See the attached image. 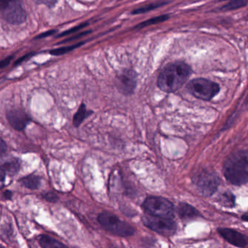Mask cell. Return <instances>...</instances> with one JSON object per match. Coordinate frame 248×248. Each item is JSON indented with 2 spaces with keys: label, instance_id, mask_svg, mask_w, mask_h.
I'll list each match as a JSON object with an SVG mask.
<instances>
[{
  "label": "cell",
  "instance_id": "6da1fadb",
  "mask_svg": "<svg viewBox=\"0 0 248 248\" xmlns=\"http://www.w3.org/2000/svg\"><path fill=\"white\" fill-rule=\"evenodd\" d=\"M191 75V66L187 63L181 62L170 63L159 74L158 88L167 93L175 92L182 88Z\"/></svg>",
  "mask_w": 248,
  "mask_h": 248
},
{
  "label": "cell",
  "instance_id": "7a4b0ae2",
  "mask_svg": "<svg viewBox=\"0 0 248 248\" xmlns=\"http://www.w3.org/2000/svg\"><path fill=\"white\" fill-rule=\"evenodd\" d=\"M248 152L239 151L231 155L224 163L223 174L233 185L246 184L248 179Z\"/></svg>",
  "mask_w": 248,
  "mask_h": 248
},
{
  "label": "cell",
  "instance_id": "3957f363",
  "mask_svg": "<svg viewBox=\"0 0 248 248\" xmlns=\"http://www.w3.org/2000/svg\"><path fill=\"white\" fill-rule=\"evenodd\" d=\"M100 224L112 234L119 236H129L135 233V229L127 222L120 220L111 213H102L98 216Z\"/></svg>",
  "mask_w": 248,
  "mask_h": 248
},
{
  "label": "cell",
  "instance_id": "277c9868",
  "mask_svg": "<svg viewBox=\"0 0 248 248\" xmlns=\"http://www.w3.org/2000/svg\"><path fill=\"white\" fill-rule=\"evenodd\" d=\"M143 208L150 216L162 218L172 219L175 214L172 203L163 197H148L143 202Z\"/></svg>",
  "mask_w": 248,
  "mask_h": 248
},
{
  "label": "cell",
  "instance_id": "5b68a950",
  "mask_svg": "<svg viewBox=\"0 0 248 248\" xmlns=\"http://www.w3.org/2000/svg\"><path fill=\"white\" fill-rule=\"evenodd\" d=\"M187 90L195 98L210 101L220 92V86L213 81L198 78L188 82Z\"/></svg>",
  "mask_w": 248,
  "mask_h": 248
},
{
  "label": "cell",
  "instance_id": "8992f818",
  "mask_svg": "<svg viewBox=\"0 0 248 248\" xmlns=\"http://www.w3.org/2000/svg\"><path fill=\"white\" fill-rule=\"evenodd\" d=\"M0 16L14 25L23 24L27 18L25 10L21 2L17 1L0 2Z\"/></svg>",
  "mask_w": 248,
  "mask_h": 248
},
{
  "label": "cell",
  "instance_id": "52a82bcc",
  "mask_svg": "<svg viewBox=\"0 0 248 248\" xmlns=\"http://www.w3.org/2000/svg\"><path fill=\"white\" fill-rule=\"evenodd\" d=\"M220 181V178L216 172L202 171L194 178V182L200 194L209 197L217 191Z\"/></svg>",
  "mask_w": 248,
  "mask_h": 248
},
{
  "label": "cell",
  "instance_id": "ba28073f",
  "mask_svg": "<svg viewBox=\"0 0 248 248\" xmlns=\"http://www.w3.org/2000/svg\"><path fill=\"white\" fill-rule=\"evenodd\" d=\"M142 220L149 229L164 236H170L176 232L177 225L172 219L162 218L149 215L143 217Z\"/></svg>",
  "mask_w": 248,
  "mask_h": 248
},
{
  "label": "cell",
  "instance_id": "9c48e42d",
  "mask_svg": "<svg viewBox=\"0 0 248 248\" xmlns=\"http://www.w3.org/2000/svg\"><path fill=\"white\" fill-rule=\"evenodd\" d=\"M137 85V76L132 70H125L118 75L116 79L117 89L124 95H131Z\"/></svg>",
  "mask_w": 248,
  "mask_h": 248
},
{
  "label": "cell",
  "instance_id": "30bf717a",
  "mask_svg": "<svg viewBox=\"0 0 248 248\" xmlns=\"http://www.w3.org/2000/svg\"><path fill=\"white\" fill-rule=\"evenodd\" d=\"M7 119L10 124L15 130L21 131L27 127L30 122V117L24 111L18 109L10 110L7 112Z\"/></svg>",
  "mask_w": 248,
  "mask_h": 248
},
{
  "label": "cell",
  "instance_id": "8fae6325",
  "mask_svg": "<svg viewBox=\"0 0 248 248\" xmlns=\"http://www.w3.org/2000/svg\"><path fill=\"white\" fill-rule=\"evenodd\" d=\"M217 231L226 241L234 246L245 248L248 245V237L237 231L226 228L218 229Z\"/></svg>",
  "mask_w": 248,
  "mask_h": 248
},
{
  "label": "cell",
  "instance_id": "7c38bea8",
  "mask_svg": "<svg viewBox=\"0 0 248 248\" xmlns=\"http://www.w3.org/2000/svg\"><path fill=\"white\" fill-rule=\"evenodd\" d=\"M19 160L15 156L7 154H0V170L5 174L14 175L19 170Z\"/></svg>",
  "mask_w": 248,
  "mask_h": 248
},
{
  "label": "cell",
  "instance_id": "4fadbf2b",
  "mask_svg": "<svg viewBox=\"0 0 248 248\" xmlns=\"http://www.w3.org/2000/svg\"><path fill=\"white\" fill-rule=\"evenodd\" d=\"M178 213L181 218L188 220V219L196 218L201 216L200 212L190 204L186 203H181L178 208Z\"/></svg>",
  "mask_w": 248,
  "mask_h": 248
},
{
  "label": "cell",
  "instance_id": "5bb4252c",
  "mask_svg": "<svg viewBox=\"0 0 248 248\" xmlns=\"http://www.w3.org/2000/svg\"><path fill=\"white\" fill-rule=\"evenodd\" d=\"M92 113V111H89L87 110L85 104H81L79 109L77 111L76 114H75V117H74V125L77 127H79L82 124V122L85 120V118H87L88 116L91 115Z\"/></svg>",
  "mask_w": 248,
  "mask_h": 248
},
{
  "label": "cell",
  "instance_id": "9a60e30c",
  "mask_svg": "<svg viewBox=\"0 0 248 248\" xmlns=\"http://www.w3.org/2000/svg\"><path fill=\"white\" fill-rule=\"evenodd\" d=\"M40 244L43 248H69L62 242L47 236H42Z\"/></svg>",
  "mask_w": 248,
  "mask_h": 248
},
{
  "label": "cell",
  "instance_id": "2e32d148",
  "mask_svg": "<svg viewBox=\"0 0 248 248\" xmlns=\"http://www.w3.org/2000/svg\"><path fill=\"white\" fill-rule=\"evenodd\" d=\"M21 182L27 188H30V189H36L40 186V184H41V179L40 177L31 175L23 178L21 180Z\"/></svg>",
  "mask_w": 248,
  "mask_h": 248
},
{
  "label": "cell",
  "instance_id": "e0dca14e",
  "mask_svg": "<svg viewBox=\"0 0 248 248\" xmlns=\"http://www.w3.org/2000/svg\"><path fill=\"white\" fill-rule=\"evenodd\" d=\"M168 2H156V3L149 4V5H146V6L142 7V8H139V9L135 10L133 11V14H145V13L149 12V11H153L156 8L162 7V5H166Z\"/></svg>",
  "mask_w": 248,
  "mask_h": 248
},
{
  "label": "cell",
  "instance_id": "ac0fdd59",
  "mask_svg": "<svg viewBox=\"0 0 248 248\" xmlns=\"http://www.w3.org/2000/svg\"><path fill=\"white\" fill-rule=\"evenodd\" d=\"M169 18L168 15L160 16L155 17V18H151V19L147 20L145 22L140 23L139 26L136 27L138 29L144 28V27H148V26L153 25V24H159V23L163 22Z\"/></svg>",
  "mask_w": 248,
  "mask_h": 248
},
{
  "label": "cell",
  "instance_id": "d6986e66",
  "mask_svg": "<svg viewBox=\"0 0 248 248\" xmlns=\"http://www.w3.org/2000/svg\"><path fill=\"white\" fill-rule=\"evenodd\" d=\"M220 202L226 207H232L235 205V197L232 193L226 192L222 194Z\"/></svg>",
  "mask_w": 248,
  "mask_h": 248
},
{
  "label": "cell",
  "instance_id": "ffe728a7",
  "mask_svg": "<svg viewBox=\"0 0 248 248\" xmlns=\"http://www.w3.org/2000/svg\"><path fill=\"white\" fill-rule=\"evenodd\" d=\"M246 5V1H241V0L232 1V2H229L227 5L223 6V8L220 10L225 11H233V10L239 9V8L245 6Z\"/></svg>",
  "mask_w": 248,
  "mask_h": 248
},
{
  "label": "cell",
  "instance_id": "44dd1931",
  "mask_svg": "<svg viewBox=\"0 0 248 248\" xmlns=\"http://www.w3.org/2000/svg\"><path fill=\"white\" fill-rule=\"evenodd\" d=\"M83 43H79V44L75 45V46H69V47H60V48L55 49V50L50 51V54L54 55V56H61V55L65 54V53H69L72 51L74 49L78 47V46H82Z\"/></svg>",
  "mask_w": 248,
  "mask_h": 248
},
{
  "label": "cell",
  "instance_id": "7402d4cb",
  "mask_svg": "<svg viewBox=\"0 0 248 248\" xmlns=\"http://www.w3.org/2000/svg\"><path fill=\"white\" fill-rule=\"evenodd\" d=\"M87 25H88V24L78 26V27H75V28L72 29V30H69V31H66V32H63L61 36L69 35V34L78 31V30H80V29L84 28V27H86Z\"/></svg>",
  "mask_w": 248,
  "mask_h": 248
},
{
  "label": "cell",
  "instance_id": "603a6c76",
  "mask_svg": "<svg viewBox=\"0 0 248 248\" xmlns=\"http://www.w3.org/2000/svg\"><path fill=\"white\" fill-rule=\"evenodd\" d=\"M7 150V145L5 142L0 138V154L5 153Z\"/></svg>",
  "mask_w": 248,
  "mask_h": 248
},
{
  "label": "cell",
  "instance_id": "cb8c5ba5",
  "mask_svg": "<svg viewBox=\"0 0 248 248\" xmlns=\"http://www.w3.org/2000/svg\"><path fill=\"white\" fill-rule=\"evenodd\" d=\"M5 173L0 170V188H2L5 184Z\"/></svg>",
  "mask_w": 248,
  "mask_h": 248
},
{
  "label": "cell",
  "instance_id": "d4e9b609",
  "mask_svg": "<svg viewBox=\"0 0 248 248\" xmlns=\"http://www.w3.org/2000/svg\"><path fill=\"white\" fill-rule=\"evenodd\" d=\"M56 32V30H51V31H47V32L40 34V35H39L38 37H37L36 39L44 38V37H47V36L52 35L53 34H54Z\"/></svg>",
  "mask_w": 248,
  "mask_h": 248
},
{
  "label": "cell",
  "instance_id": "484cf974",
  "mask_svg": "<svg viewBox=\"0 0 248 248\" xmlns=\"http://www.w3.org/2000/svg\"><path fill=\"white\" fill-rule=\"evenodd\" d=\"M46 198L49 201H55L57 199L56 196L54 194H46Z\"/></svg>",
  "mask_w": 248,
  "mask_h": 248
},
{
  "label": "cell",
  "instance_id": "4316f807",
  "mask_svg": "<svg viewBox=\"0 0 248 248\" xmlns=\"http://www.w3.org/2000/svg\"><path fill=\"white\" fill-rule=\"evenodd\" d=\"M11 58H8V59H5V60L2 61V62H0V68L4 67V66H7L8 63L11 62Z\"/></svg>",
  "mask_w": 248,
  "mask_h": 248
},
{
  "label": "cell",
  "instance_id": "83f0119b",
  "mask_svg": "<svg viewBox=\"0 0 248 248\" xmlns=\"http://www.w3.org/2000/svg\"><path fill=\"white\" fill-rule=\"evenodd\" d=\"M248 215L245 214L243 216H242V220H245V221H247L248 220Z\"/></svg>",
  "mask_w": 248,
  "mask_h": 248
},
{
  "label": "cell",
  "instance_id": "f1b7e54d",
  "mask_svg": "<svg viewBox=\"0 0 248 248\" xmlns=\"http://www.w3.org/2000/svg\"><path fill=\"white\" fill-rule=\"evenodd\" d=\"M41 3H44L46 4V5H48V4H51V5H54V4L56 3V2H41Z\"/></svg>",
  "mask_w": 248,
  "mask_h": 248
},
{
  "label": "cell",
  "instance_id": "f546056e",
  "mask_svg": "<svg viewBox=\"0 0 248 248\" xmlns=\"http://www.w3.org/2000/svg\"><path fill=\"white\" fill-rule=\"evenodd\" d=\"M0 248H2V246H0Z\"/></svg>",
  "mask_w": 248,
  "mask_h": 248
}]
</instances>
